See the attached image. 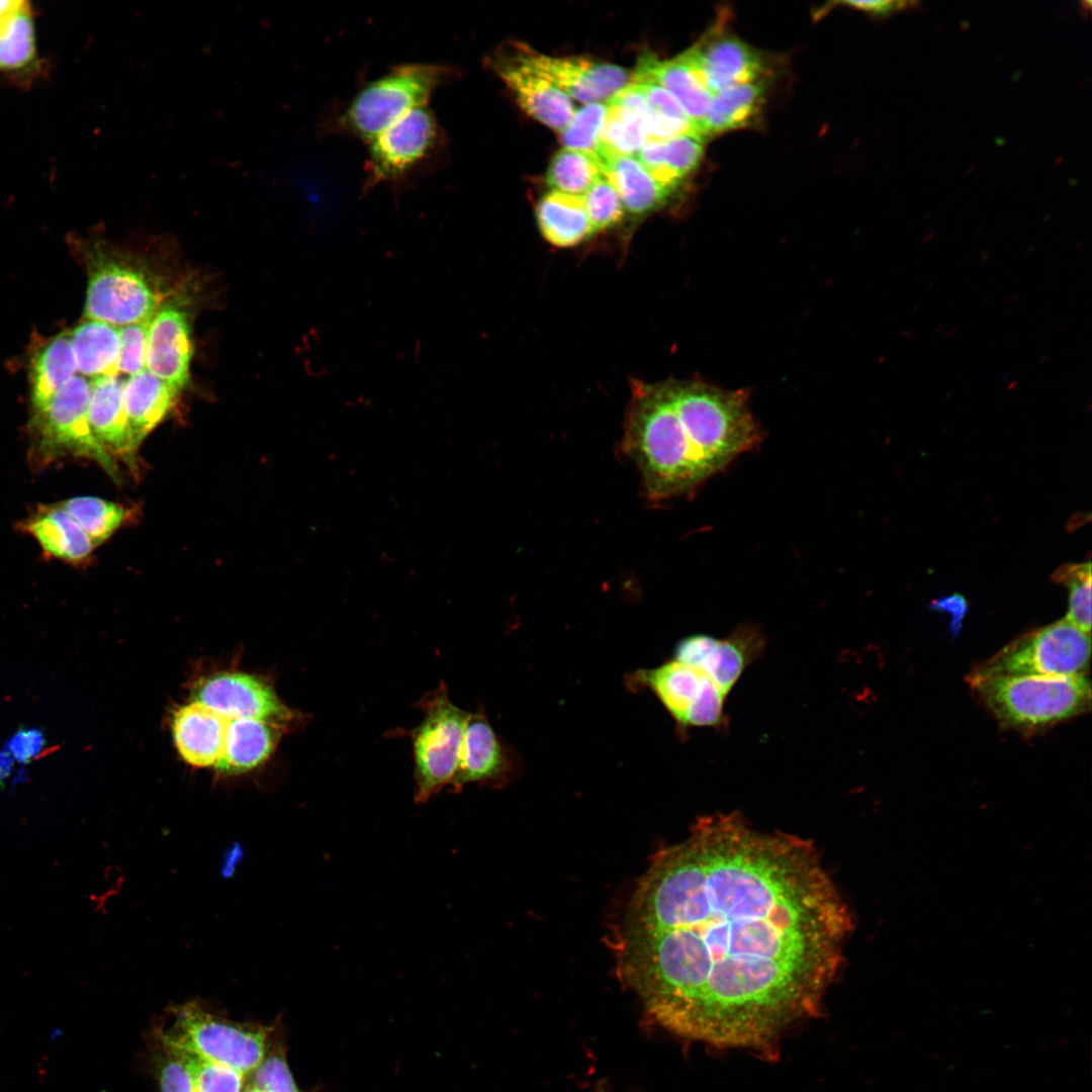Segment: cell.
<instances>
[{
	"mask_svg": "<svg viewBox=\"0 0 1092 1092\" xmlns=\"http://www.w3.org/2000/svg\"><path fill=\"white\" fill-rule=\"evenodd\" d=\"M702 81L713 93L762 79L760 53L727 32H717L685 52Z\"/></svg>",
	"mask_w": 1092,
	"mask_h": 1092,
	"instance_id": "15",
	"label": "cell"
},
{
	"mask_svg": "<svg viewBox=\"0 0 1092 1092\" xmlns=\"http://www.w3.org/2000/svg\"><path fill=\"white\" fill-rule=\"evenodd\" d=\"M195 1055V1054H194ZM197 1092H240L244 1076L229 1067L207 1062L195 1055Z\"/></svg>",
	"mask_w": 1092,
	"mask_h": 1092,
	"instance_id": "41",
	"label": "cell"
},
{
	"mask_svg": "<svg viewBox=\"0 0 1092 1092\" xmlns=\"http://www.w3.org/2000/svg\"><path fill=\"white\" fill-rule=\"evenodd\" d=\"M60 506L82 527L96 546L106 541L125 520L126 509L95 496H76Z\"/></svg>",
	"mask_w": 1092,
	"mask_h": 1092,
	"instance_id": "35",
	"label": "cell"
},
{
	"mask_svg": "<svg viewBox=\"0 0 1092 1092\" xmlns=\"http://www.w3.org/2000/svg\"><path fill=\"white\" fill-rule=\"evenodd\" d=\"M956 332H957V329H952V330L949 331V333L945 334V337H949V336L956 334Z\"/></svg>",
	"mask_w": 1092,
	"mask_h": 1092,
	"instance_id": "49",
	"label": "cell"
},
{
	"mask_svg": "<svg viewBox=\"0 0 1092 1092\" xmlns=\"http://www.w3.org/2000/svg\"><path fill=\"white\" fill-rule=\"evenodd\" d=\"M285 728L263 720H229L222 755L215 768L225 776L245 774L273 753Z\"/></svg>",
	"mask_w": 1092,
	"mask_h": 1092,
	"instance_id": "21",
	"label": "cell"
},
{
	"mask_svg": "<svg viewBox=\"0 0 1092 1092\" xmlns=\"http://www.w3.org/2000/svg\"><path fill=\"white\" fill-rule=\"evenodd\" d=\"M443 142V130L428 106L410 111L369 143L364 190L403 181L428 162Z\"/></svg>",
	"mask_w": 1092,
	"mask_h": 1092,
	"instance_id": "10",
	"label": "cell"
},
{
	"mask_svg": "<svg viewBox=\"0 0 1092 1092\" xmlns=\"http://www.w3.org/2000/svg\"><path fill=\"white\" fill-rule=\"evenodd\" d=\"M85 302L87 320L123 327L150 321L162 296L149 273L129 259L94 249Z\"/></svg>",
	"mask_w": 1092,
	"mask_h": 1092,
	"instance_id": "8",
	"label": "cell"
},
{
	"mask_svg": "<svg viewBox=\"0 0 1092 1092\" xmlns=\"http://www.w3.org/2000/svg\"><path fill=\"white\" fill-rule=\"evenodd\" d=\"M1053 579L1069 590V611L1065 618L1082 632L1091 631V563H1069L1060 566Z\"/></svg>",
	"mask_w": 1092,
	"mask_h": 1092,
	"instance_id": "37",
	"label": "cell"
},
{
	"mask_svg": "<svg viewBox=\"0 0 1092 1092\" xmlns=\"http://www.w3.org/2000/svg\"><path fill=\"white\" fill-rule=\"evenodd\" d=\"M970 688L1004 727L1036 732L1084 714L1091 707V685L1075 675L968 676Z\"/></svg>",
	"mask_w": 1092,
	"mask_h": 1092,
	"instance_id": "3",
	"label": "cell"
},
{
	"mask_svg": "<svg viewBox=\"0 0 1092 1092\" xmlns=\"http://www.w3.org/2000/svg\"><path fill=\"white\" fill-rule=\"evenodd\" d=\"M46 743L41 729L21 727L10 736L4 748L17 763L27 764L40 754Z\"/></svg>",
	"mask_w": 1092,
	"mask_h": 1092,
	"instance_id": "43",
	"label": "cell"
},
{
	"mask_svg": "<svg viewBox=\"0 0 1092 1092\" xmlns=\"http://www.w3.org/2000/svg\"><path fill=\"white\" fill-rule=\"evenodd\" d=\"M240 1092H261V1091L257 1090L256 1088H254V1087H252L250 1085H247V1084L243 1083V1087H242Z\"/></svg>",
	"mask_w": 1092,
	"mask_h": 1092,
	"instance_id": "47",
	"label": "cell"
},
{
	"mask_svg": "<svg viewBox=\"0 0 1092 1092\" xmlns=\"http://www.w3.org/2000/svg\"><path fill=\"white\" fill-rule=\"evenodd\" d=\"M980 258L982 262H986L989 258V253L987 251H982L980 254Z\"/></svg>",
	"mask_w": 1092,
	"mask_h": 1092,
	"instance_id": "48",
	"label": "cell"
},
{
	"mask_svg": "<svg viewBox=\"0 0 1092 1092\" xmlns=\"http://www.w3.org/2000/svg\"><path fill=\"white\" fill-rule=\"evenodd\" d=\"M536 217L545 240L559 248L576 246L595 234L582 196L551 190L539 200Z\"/></svg>",
	"mask_w": 1092,
	"mask_h": 1092,
	"instance_id": "27",
	"label": "cell"
},
{
	"mask_svg": "<svg viewBox=\"0 0 1092 1092\" xmlns=\"http://www.w3.org/2000/svg\"><path fill=\"white\" fill-rule=\"evenodd\" d=\"M632 84L642 93L648 106L655 114L667 119L687 122L694 126L682 107L665 88L653 81Z\"/></svg>",
	"mask_w": 1092,
	"mask_h": 1092,
	"instance_id": "42",
	"label": "cell"
},
{
	"mask_svg": "<svg viewBox=\"0 0 1092 1092\" xmlns=\"http://www.w3.org/2000/svg\"><path fill=\"white\" fill-rule=\"evenodd\" d=\"M642 679L682 727L688 714L712 681L700 669L676 660L643 671Z\"/></svg>",
	"mask_w": 1092,
	"mask_h": 1092,
	"instance_id": "28",
	"label": "cell"
},
{
	"mask_svg": "<svg viewBox=\"0 0 1092 1092\" xmlns=\"http://www.w3.org/2000/svg\"><path fill=\"white\" fill-rule=\"evenodd\" d=\"M633 81V83L653 81L665 88L676 99L701 134L714 94L704 84L684 53L667 61H658L649 55L641 57Z\"/></svg>",
	"mask_w": 1092,
	"mask_h": 1092,
	"instance_id": "19",
	"label": "cell"
},
{
	"mask_svg": "<svg viewBox=\"0 0 1092 1092\" xmlns=\"http://www.w3.org/2000/svg\"><path fill=\"white\" fill-rule=\"evenodd\" d=\"M600 161L624 209L632 214L659 208L673 192L657 182L634 156H608Z\"/></svg>",
	"mask_w": 1092,
	"mask_h": 1092,
	"instance_id": "26",
	"label": "cell"
},
{
	"mask_svg": "<svg viewBox=\"0 0 1092 1092\" xmlns=\"http://www.w3.org/2000/svg\"><path fill=\"white\" fill-rule=\"evenodd\" d=\"M77 369L90 377L116 376L118 373V328L88 320L71 335Z\"/></svg>",
	"mask_w": 1092,
	"mask_h": 1092,
	"instance_id": "30",
	"label": "cell"
},
{
	"mask_svg": "<svg viewBox=\"0 0 1092 1092\" xmlns=\"http://www.w3.org/2000/svg\"><path fill=\"white\" fill-rule=\"evenodd\" d=\"M418 706L421 723L411 730L415 802L422 804L451 786L458 769L469 712L449 698L445 682L424 695Z\"/></svg>",
	"mask_w": 1092,
	"mask_h": 1092,
	"instance_id": "6",
	"label": "cell"
},
{
	"mask_svg": "<svg viewBox=\"0 0 1092 1092\" xmlns=\"http://www.w3.org/2000/svg\"><path fill=\"white\" fill-rule=\"evenodd\" d=\"M150 321L118 328V371L131 376L146 369V349Z\"/></svg>",
	"mask_w": 1092,
	"mask_h": 1092,
	"instance_id": "40",
	"label": "cell"
},
{
	"mask_svg": "<svg viewBox=\"0 0 1092 1092\" xmlns=\"http://www.w3.org/2000/svg\"><path fill=\"white\" fill-rule=\"evenodd\" d=\"M851 930L811 841L717 812L655 854L614 946L620 978L662 1026L759 1046L817 1011Z\"/></svg>",
	"mask_w": 1092,
	"mask_h": 1092,
	"instance_id": "1",
	"label": "cell"
},
{
	"mask_svg": "<svg viewBox=\"0 0 1092 1092\" xmlns=\"http://www.w3.org/2000/svg\"><path fill=\"white\" fill-rule=\"evenodd\" d=\"M582 198L595 234L617 224L624 215L621 198L606 174L588 188Z\"/></svg>",
	"mask_w": 1092,
	"mask_h": 1092,
	"instance_id": "39",
	"label": "cell"
},
{
	"mask_svg": "<svg viewBox=\"0 0 1092 1092\" xmlns=\"http://www.w3.org/2000/svg\"><path fill=\"white\" fill-rule=\"evenodd\" d=\"M933 609L941 610L944 612H950L951 614V630L958 633L961 628L962 620L967 612L968 605L964 597L958 594L936 600L932 603Z\"/></svg>",
	"mask_w": 1092,
	"mask_h": 1092,
	"instance_id": "45",
	"label": "cell"
},
{
	"mask_svg": "<svg viewBox=\"0 0 1092 1092\" xmlns=\"http://www.w3.org/2000/svg\"><path fill=\"white\" fill-rule=\"evenodd\" d=\"M1090 654V634L1064 618L1013 640L969 676L1082 674L1088 669Z\"/></svg>",
	"mask_w": 1092,
	"mask_h": 1092,
	"instance_id": "7",
	"label": "cell"
},
{
	"mask_svg": "<svg viewBox=\"0 0 1092 1092\" xmlns=\"http://www.w3.org/2000/svg\"><path fill=\"white\" fill-rule=\"evenodd\" d=\"M229 719L193 702L179 707L172 719V734L180 756L195 767H207L220 759Z\"/></svg>",
	"mask_w": 1092,
	"mask_h": 1092,
	"instance_id": "18",
	"label": "cell"
},
{
	"mask_svg": "<svg viewBox=\"0 0 1092 1092\" xmlns=\"http://www.w3.org/2000/svg\"><path fill=\"white\" fill-rule=\"evenodd\" d=\"M151 1043L161 1092H197L195 1055L167 1041L155 1031Z\"/></svg>",
	"mask_w": 1092,
	"mask_h": 1092,
	"instance_id": "34",
	"label": "cell"
},
{
	"mask_svg": "<svg viewBox=\"0 0 1092 1092\" xmlns=\"http://www.w3.org/2000/svg\"><path fill=\"white\" fill-rule=\"evenodd\" d=\"M504 766L500 743L486 717L469 713L452 790L457 792L468 783L492 780L502 774Z\"/></svg>",
	"mask_w": 1092,
	"mask_h": 1092,
	"instance_id": "25",
	"label": "cell"
},
{
	"mask_svg": "<svg viewBox=\"0 0 1092 1092\" xmlns=\"http://www.w3.org/2000/svg\"><path fill=\"white\" fill-rule=\"evenodd\" d=\"M124 382L120 377L102 376L91 384L88 416L92 432L112 455L136 470L138 447L133 441L125 406Z\"/></svg>",
	"mask_w": 1092,
	"mask_h": 1092,
	"instance_id": "17",
	"label": "cell"
},
{
	"mask_svg": "<svg viewBox=\"0 0 1092 1092\" xmlns=\"http://www.w3.org/2000/svg\"><path fill=\"white\" fill-rule=\"evenodd\" d=\"M244 1084L261 1092H301L287 1065L278 1022L271 1025L264 1056L258 1066L244 1077Z\"/></svg>",
	"mask_w": 1092,
	"mask_h": 1092,
	"instance_id": "36",
	"label": "cell"
},
{
	"mask_svg": "<svg viewBox=\"0 0 1092 1092\" xmlns=\"http://www.w3.org/2000/svg\"><path fill=\"white\" fill-rule=\"evenodd\" d=\"M607 111V103L601 102L587 103L574 111L569 123L560 131L564 148L596 155Z\"/></svg>",
	"mask_w": 1092,
	"mask_h": 1092,
	"instance_id": "38",
	"label": "cell"
},
{
	"mask_svg": "<svg viewBox=\"0 0 1092 1092\" xmlns=\"http://www.w3.org/2000/svg\"><path fill=\"white\" fill-rule=\"evenodd\" d=\"M766 638L757 625L743 623L729 635L716 638L693 634L680 639L674 660L707 674L727 696L744 671L764 652Z\"/></svg>",
	"mask_w": 1092,
	"mask_h": 1092,
	"instance_id": "11",
	"label": "cell"
},
{
	"mask_svg": "<svg viewBox=\"0 0 1092 1092\" xmlns=\"http://www.w3.org/2000/svg\"><path fill=\"white\" fill-rule=\"evenodd\" d=\"M51 557L80 563L95 548L82 527L59 505L41 506L22 524Z\"/></svg>",
	"mask_w": 1092,
	"mask_h": 1092,
	"instance_id": "22",
	"label": "cell"
},
{
	"mask_svg": "<svg viewBox=\"0 0 1092 1092\" xmlns=\"http://www.w3.org/2000/svg\"><path fill=\"white\" fill-rule=\"evenodd\" d=\"M766 92L760 79L735 85L713 95L701 134L706 139L747 126L758 114Z\"/></svg>",
	"mask_w": 1092,
	"mask_h": 1092,
	"instance_id": "29",
	"label": "cell"
},
{
	"mask_svg": "<svg viewBox=\"0 0 1092 1092\" xmlns=\"http://www.w3.org/2000/svg\"><path fill=\"white\" fill-rule=\"evenodd\" d=\"M919 3L916 1H894V0H874V1H843L840 5L863 11L870 15L877 17L890 16L899 11L912 9Z\"/></svg>",
	"mask_w": 1092,
	"mask_h": 1092,
	"instance_id": "44",
	"label": "cell"
},
{
	"mask_svg": "<svg viewBox=\"0 0 1092 1092\" xmlns=\"http://www.w3.org/2000/svg\"><path fill=\"white\" fill-rule=\"evenodd\" d=\"M604 174L595 154L563 148L552 158L546 182L552 190L582 196Z\"/></svg>",
	"mask_w": 1092,
	"mask_h": 1092,
	"instance_id": "33",
	"label": "cell"
},
{
	"mask_svg": "<svg viewBox=\"0 0 1092 1092\" xmlns=\"http://www.w3.org/2000/svg\"><path fill=\"white\" fill-rule=\"evenodd\" d=\"M761 440L743 390L668 381L635 387L621 446L658 503L694 494Z\"/></svg>",
	"mask_w": 1092,
	"mask_h": 1092,
	"instance_id": "2",
	"label": "cell"
},
{
	"mask_svg": "<svg viewBox=\"0 0 1092 1092\" xmlns=\"http://www.w3.org/2000/svg\"><path fill=\"white\" fill-rule=\"evenodd\" d=\"M90 393L91 384L83 377L74 376L59 388L43 410L35 413L33 428L38 448L49 459L68 454L92 459L119 482L116 462L90 427Z\"/></svg>",
	"mask_w": 1092,
	"mask_h": 1092,
	"instance_id": "9",
	"label": "cell"
},
{
	"mask_svg": "<svg viewBox=\"0 0 1092 1092\" xmlns=\"http://www.w3.org/2000/svg\"><path fill=\"white\" fill-rule=\"evenodd\" d=\"M194 702L231 720L251 718L289 728L297 714L265 680L243 672H218L194 688Z\"/></svg>",
	"mask_w": 1092,
	"mask_h": 1092,
	"instance_id": "12",
	"label": "cell"
},
{
	"mask_svg": "<svg viewBox=\"0 0 1092 1092\" xmlns=\"http://www.w3.org/2000/svg\"><path fill=\"white\" fill-rule=\"evenodd\" d=\"M597 149L599 159L608 156H635L647 143L645 123L637 113L608 104Z\"/></svg>",
	"mask_w": 1092,
	"mask_h": 1092,
	"instance_id": "32",
	"label": "cell"
},
{
	"mask_svg": "<svg viewBox=\"0 0 1092 1092\" xmlns=\"http://www.w3.org/2000/svg\"><path fill=\"white\" fill-rule=\"evenodd\" d=\"M32 8L27 1L0 21V73L30 86L42 73Z\"/></svg>",
	"mask_w": 1092,
	"mask_h": 1092,
	"instance_id": "20",
	"label": "cell"
},
{
	"mask_svg": "<svg viewBox=\"0 0 1092 1092\" xmlns=\"http://www.w3.org/2000/svg\"><path fill=\"white\" fill-rule=\"evenodd\" d=\"M77 370L71 339L67 336H58L40 348L31 368V402L35 413L47 406Z\"/></svg>",
	"mask_w": 1092,
	"mask_h": 1092,
	"instance_id": "31",
	"label": "cell"
},
{
	"mask_svg": "<svg viewBox=\"0 0 1092 1092\" xmlns=\"http://www.w3.org/2000/svg\"><path fill=\"white\" fill-rule=\"evenodd\" d=\"M453 75V68L446 65L395 66L357 91L330 129L369 144L410 111L427 106L433 92Z\"/></svg>",
	"mask_w": 1092,
	"mask_h": 1092,
	"instance_id": "4",
	"label": "cell"
},
{
	"mask_svg": "<svg viewBox=\"0 0 1092 1092\" xmlns=\"http://www.w3.org/2000/svg\"><path fill=\"white\" fill-rule=\"evenodd\" d=\"M524 59L569 97L594 103L613 97L628 85L629 74L619 66L579 57H551L520 43Z\"/></svg>",
	"mask_w": 1092,
	"mask_h": 1092,
	"instance_id": "14",
	"label": "cell"
},
{
	"mask_svg": "<svg viewBox=\"0 0 1092 1092\" xmlns=\"http://www.w3.org/2000/svg\"><path fill=\"white\" fill-rule=\"evenodd\" d=\"M16 761L5 749L0 750V786L11 776Z\"/></svg>",
	"mask_w": 1092,
	"mask_h": 1092,
	"instance_id": "46",
	"label": "cell"
},
{
	"mask_svg": "<svg viewBox=\"0 0 1092 1092\" xmlns=\"http://www.w3.org/2000/svg\"><path fill=\"white\" fill-rule=\"evenodd\" d=\"M179 389L148 369L129 376L124 382V406L133 441L139 448L145 438L173 407Z\"/></svg>",
	"mask_w": 1092,
	"mask_h": 1092,
	"instance_id": "23",
	"label": "cell"
},
{
	"mask_svg": "<svg viewBox=\"0 0 1092 1092\" xmlns=\"http://www.w3.org/2000/svg\"><path fill=\"white\" fill-rule=\"evenodd\" d=\"M192 354L186 312L175 306L160 308L149 323L146 369L180 390L188 383Z\"/></svg>",
	"mask_w": 1092,
	"mask_h": 1092,
	"instance_id": "16",
	"label": "cell"
},
{
	"mask_svg": "<svg viewBox=\"0 0 1092 1092\" xmlns=\"http://www.w3.org/2000/svg\"><path fill=\"white\" fill-rule=\"evenodd\" d=\"M705 138L687 132L667 140H649L634 156L651 176L673 191L700 165Z\"/></svg>",
	"mask_w": 1092,
	"mask_h": 1092,
	"instance_id": "24",
	"label": "cell"
},
{
	"mask_svg": "<svg viewBox=\"0 0 1092 1092\" xmlns=\"http://www.w3.org/2000/svg\"><path fill=\"white\" fill-rule=\"evenodd\" d=\"M166 1013L169 1023L161 1022L153 1031L207 1062L245 1077L264 1056L271 1025L232 1020L199 1001L170 1005Z\"/></svg>",
	"mask_w": 1092,
	"mask_h": 1092,
	"instance_id": "5",
	"label": "cell"
},
{
	"mask_svg": "<svg viewBox=\"0 0 1092 1092\" xmlns=\"http://www.w3.org/2000/svg\"><path fill=\"white\" fill-rule=\"evenodd\" d=\"M489 65L533 118L560 131L569 123L575 111L571 98L524 59L520 43L502 46Z\"/></svg>",
	"mask_w": 1092,
	"mask_h": 1092,
	"instance_id": "13",
	"label": "cell"
}]
</instances>
